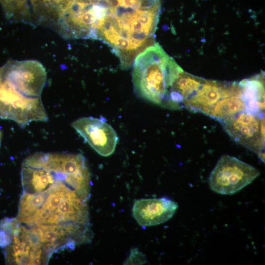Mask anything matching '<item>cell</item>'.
I'll use <instances>...</instances> for the list:
<instances>
[{
	"label": "cell",
	"instance_id": "6da1fadb",
	"mask_svg": "<svg viewBox=\"0 0 265 265\" xmlns=\"http://www.w3.org/2000/svg\"><path fill=\"white\" fill-rule=\"evenodd\" d=\"M160 10V0L134 4L120 0L109 8L99 27L97 40L110 48L122 69L129 68L139 53L155 43Z\"/></svg>",
	"mask_w": 265,
	"mask_h": 265
},
{
	"label": "cell",
	"instance_id": "7a4b0ae2",
	"mask_svg": "<svg viewBox=\"0 0 265 265\" xmlns=\"http://www.w3.org/2000/svg\"><path fill=\"white\" fill-rule=\"evenodd\" d=\"M132 83L140 98L169 109L170 88L183 71L158 43L147 47L132 64Z\"/></svg>",
	"mask_w": 265,
	"mask_h": 265
},
{
	"label": "cell",
	"instance_id": "3957f363",
	"mask_svg": "<svg viewBox=\"0 0 265 265\" xmlns=\"http://www.w3.org/2000/svg\"><path fill=\"white\" fill-rule=\"evenodd\" d=\"M0 118L25 127L33 121H47L48 114L38 96L24 85L0 74Z\"/></svg>",
	"mask_w": 265,
	"mask_h": 265
},
{
	"label": "cell",
	"instance_id": "277c9868",
	"mask_svg": "<svg viewBox=\"0 0 265 265\" xmlns=\"http://www.w3.org/2000/svg\"><path fill=\"white\" fill-rule=\"evenodd\" d=\"M260 175L254 166L229 155L222 156L209 178V184L214 192L231 195L251 184Z\"/></svg>",
	"mask_w": 265,
	"mask_h": 265
},
{
	"label": "cell",
	"instance_id": "5b68a950",
	"mask_svg": "<svg viewBox=\"0 0 265 265\" xmlns=\"http://www.w3.org/2000/svg\"><path fill=\"white\" fill-rule=\"evenodd\" d=\"M221 125L235 142L256 153L264 160V114L244 110Z\"/></svg>",
	"mask_w": 265,
	"mask_h": 265
},
{
	"label": "cell",
	"instance_id": "8992f818",
	"mask_svg": "<svg viewBox=\"0 0 265 265\" xmlns=\"http://www.w3.org/2000/svg\"><path fill=\"white\" fill-rule=\"evenodd\" d=\"M4 255L9 264L34 265L47 264L52 255L27 227L21 224L12 243L6 248Z\"/></svg>",
	"mask_w": 265,
	"mask_h": 265
},
{
	"label": "cell",
	"instance_id": "52a82bcc",
	"mask_svg": "<svg viewBox=\"0 0 265 265\" xmlns=\"http://www.w3.org/2000/svg\"><path fill=\"white\" fill-rule=\"evenodd\" d=\"M72 126L99 155L107 157L114 152L118 137L104 118L82 117L74 121Z\"/></svg>",
	"mask_w": 265,
	"mask_h": 265
},
{
	"label": "cell",
	"instance_id": "ba28073f",
	"mask_svg": "<svg viewBox=\"0 0 265 265\" xmlns=\"http://www.w3.org/2000/svg\"><path fill=\"white\" fill-rule=\"evenodd\" d=\"M241 94L238 82H222L205 80L197 91L186 101L183 107L193 112L207 115L210 109L220 99Z\"/></svg>",
	"mask_w": 265,
	"mask_h": 265
},
{
	"label": "cell",
	"instance_id": "9c48e42d",
	"mask_svg": "<svg viewBox=\"0 0 265 265\" xmlns=\"http://www.w3.org/2000/svg\"><path fill=\"white\" fill-rule=\"evenodd\" d=\"M178 208L177 203L166 197L140 199L134 201L132 215L139 225L150 227L170 219Z\"/></svg>",
	"mask_w": 265,
	"mask_h": 265
},
{
	"label": "cell",
	"instance_id": "30bf717a",
	"mask_svg": "<svg viewBox=\"0 0 265 265\" xmlns=\"http://www.w3.org/2000/svg\"><path fill=\"white\" fill-rule=\"evenodd\" d=\"M205 80L184 71L181 72L170 88L169 109L183 108L184 103L195 94Z\"/></svg>",
	"mask_w": 265,
	"mask_h": 265
},
{
	"label": "cell",
	"instance_id": "8fae6325",
	"mask_svg": "<svg viewBox=\"0 0 265 265\" xmlns=\"http://www.w3.org/2000/svg\"><path fill=\"white\" fill-rule=\"evenodd\" d=\"M239 84L247 111L256 114H264V75L262 73L243 80Z\"/></svg>",
	"mask_w": 265,
	"mask_h": 265
},
{
	"label": "cell",
	"instance_id": "7c38bea8",
	"mask_svg": "<svg viewBox=\"0 0 265 265\" xmlns=\"http://www.w3.org/2000/svg\"><path fill=\"white\" fill-rule=\"evenodd\" d=\"M39 24L56 26L71 0H29Z\"/></svg>",
	"mask_w": 265,
	"mask_h": 265
},
{
	"label": "cell",
	"instance_id": "4fadbf2b",
	"mask_svg": "<svg viewBox=\"0 0 265 265\" xmlns=\"http://www.w3.org/2000/svg\"><path fill=\"white\" fill-rule=\"evenodd\" d=\"M244 110H247L246 105L241 94L221 98L210 109L207 115L221 124Z\"/></svg>",
	"mask_w": 265,
	"mask_h": 265
},
{
	"label": "cell",
	"instance_id": "5bb4252c",
	"mask_svg": "<svg viewBox=\"0 0 265 265\" xmlns=\"http://www.w3.org/2000/svg\"><path fill=\"white\" fill-rule=\"evenodd\" d=\"M29 0H0L7 18L14 21L29 22Z\"/></svg>",
	"mask_w": 265,
	"mask_h": 265
},
{
	"label": "cell",
	"instance_id": "9a60e30c",
	"mask_svg": "<svg viewBox=\"0 0 265 265\" xmlns=\"http://www.w3.org/2000/svg\"><path fill=\"white\" fill-rule=\"evenodd\" d=\"M20 225L16 218L5 217L0 221V230L12 237L18 233Z\"/></svg>",
	"mask_w": 265,
	"mask_h": 265
},
{
	"label": "cell",
	"instance_id": "2e32d148",
	"mask_svg": "<svg viewBox=\"0 0 265 265\" xmlns=\"http://www.w3.org/2000/svg\"><path fill=\"white\" fill-rule=\"evenodd\" d=\"M148 263L146 256L137 248H132L124 265H143Z\"/></svg>",
	"mask_w": 265,
	"mask_h": 265
},
{
	"label": "cell",
	"instance_id": "e0dca14e",
	"mask_svg": "<svg viewBox=\"0 0 265 265\" xmlns=\"http://www.w3.org/2000/svg\"><path fill=\"white\" fill-rule=\"evenodd\" d=\"M13 237L4 231L0 230V247L6 248L12 242Z\"/></svg>",
	"mask_w": 265,
	"mask_h": 265
},
{
	"label": "cell",
	"instance_id": "ac0fdd59",
	"mask_svg": "<svg viewBox=\"0 0 265 265\" xmlns=\"http://www.w3.org/2000/svg\"><path fill=\"white\" fill-rule=\"evenodd\" d=\"M1 138H2V132L1 130L0 129V145L1 141Z\"/></svg>",
	"mask_w": 265,
	"mask_h": 265
},
{
	"label": "cell",
	"instance_id": "d6986e66",
	"mask_svg": "<svg viewBox=\"0 0 265 265\" xmlns=\"http://www.w3.org/2000/svg\"><path fill=\"white\" fill-rule=\"evenodd\" d=\"M3 69V66L0 67V74L1 73Z\"/></svg>",
	"mask_w": 265,
	"mask_h": 265
}]
</instances>
